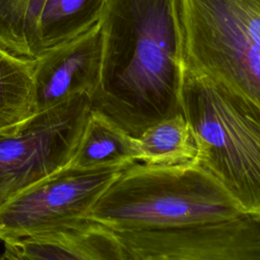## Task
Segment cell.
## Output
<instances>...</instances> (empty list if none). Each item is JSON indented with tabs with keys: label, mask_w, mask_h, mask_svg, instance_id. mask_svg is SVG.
Returning a JSON list of instances; mask_svg holds the SVG:
<instances>
[{
	"label": "cell",
	"mask_w": 260,
	"mask_h": 260,
	"mask_svg": "<svg viewBox=\"0 0 260 260\" xmlns=\"http://www.w3.org/2000/svg\"><path fill=\"white\" fill-rule=\"evenodd\" d=\"M94 110L133 137L182 113L185 53L178 0H107Z\"/></svg>",
	"instance_id": "obj_1"
},
{
	"label": "cell",
	"mask_w": 260,
	"mask_h": 260,
	"mask_svg": "<svg viewBox=\"0 0 260 260\" xmlns=\"http://www.w3.org/2000/svg\"><path fill=\"white\" fill-rule=\"evenodd\" d=\"M181 107L197 149L193 162L243 214L260 218V107L187 65Z\"/></svg>",
	"instance_id": "obj_2"
},
{
	"label": "cell",
	"mask_w": 260,
	"mask_h": 260,
	"mask_svg": "<svg viewBox=\"0 0 260 260\" xmlns=\"http://www.w3.org/2000/svg\"><path fill=\"white\" fill-rule=\"evenodd\" d=\"M243 214L224 190L193 161L122 169L85 218L114 233L189 226Z\"/></svg>",
	"instance_id": "obj_3"
},
{
	"label": "cell",
	"mask_w": 260,
	"mask_h": 260,
	"mask_svg": "<svg viewBox=\"0 0 260 260\" xmlns=\"http://www.w3.org/2000/svg\"><path fill=\"white\" fill-rule=\"evenodd\" d=\"M185 65L260 107V0H178Z\"/></svg>",
	"instance_id": "obj_4"
},
{
	"label": "cell",
	"mask_w": 260,
	"mask_h": 260,
	"mask_svg": "<svg viewBox=\"0 0 260 260\" xmlns=\"http://www.w3.org/2000/svg\"><path fill=\"white\" fill-rule=\"evenodd\" d=\"M90 111L80 93L0 133V202L69 164Z\"/></svg>",
	"instance_id": "obj_5"
},
{
	"label": "cell",
	"mask_w": 260,
	"mask_h": 260,
	"mask_svg": "<svg viewBox=\"0 0 260 260\" xmlns=\"http://www.w3.org/2000/svg\"><path fill=\"white\" fill-rule=\"evenodd\" d=\"M124 168L63 167L0 202V242L32 237L86 214Z\"/></svg>",
	"instance_id": "obj_6"
},
{
	"label": "cell",
	"mask_w": 260,
	"mask_h": 260,
	"mask_svg": "<svg viewBox=\"0 0 260 260\" xmlns=\"http://www.w3.org/2000/svg\"><path fill=\"white\" fill-rule=\"evenodd\" d=\"M128 260H260V218L115 233Z\"/></svg>",
	"instance_id": "obj_7"
},
{
	"label": "cell",
	"mask_w": 260,
	"mask_h": 260,
	"mask_svg": "<svg viewBox=\"0 0 260 260\" xmlns=\"http://www.w3.org/2000/svg\"><path fill=\"white\" fill-rule=\"evenodd\" d=\"M101 21L73 40L52 48L37 59L34 83L36 113L80 93L96 89L102 69Z\"/></svg>",
	"instance_id": "obj_8"
},
{
	"label": "cell",
	"mask_w": 260,
	"mask_h": 260,
	"mask_svg": "<svg viewBox=\"0 0 260 260\" xmlns=\"http://www.w3.org/2000/svg\"><path fill=\"white\" fill-rule=\"evenodd\" d=\"M6 260H128L117 235L86 218L3 243Z\"/></svg>",
	"instance_id": "obj_9"
},
{
	"label": "cell",
	"mask_w": 260,
	"mask_h": 260,
	"mask_svg": "<svg viewBox=\"0 0 260 260\" xmlns=\"http://www.w3.org/2000/svg\"><path fill=\"white\" fill-rule=\"evenodd\" d=\"M135 161H139L135 137L103 114L91 110L68 165L99 170L125 168Z\"/></svg>",
	"instance_id": "obj_10"
},
{
	"label": "cell",
	"mask_w": 260,
	"mask_h": 260,
	"mask_svg": "<svg viewBox=\"0 0 260 260\" xmlns=\"http://www.w3.org/2000/svg\"><path fill=\"white\" fill-rule=\"evenodd\" d=\"M36 63L0 46V133L13 132L36 114Z\"/></svg>",
	"instance_id": "obj_11"
},
{
	"label": "cell",
	"mask_w": 260,
	"mask_h": 260,
	"mask_svg": "<svg viewBox=\"0 0 260 260\" xmlns=\"http://www.w3.org/2000/svg\"><path fill=\"white\" fill-rule=\"evenodd\" d=\"M107 0H46L38 25V56L101 21Z\"/></svg>",
	"instance_id": "obj_12"
},
{
	"label": "cell",
	"mask_w": 260,
	"mask_h": 260,
	"mask_svg": "<svg viewBox=\"0 0 260 260\" xmlns=\"http://www.w3.org/2000/svg\"><path fill=\"white\" fill-rule=\"evenodd\" d=\"M139 161L156 166L191 162L196 156L192 131L182 113L165 119L135 137Z\"/></svg>",
	"instance_id": "obj_13"
},
{
	"label": "cell",
	"mask_w": 260,
	"mask_h": 260,
	"mask_svg": "<svg viewBox=\"0 0 260 260\" xmlns=\"http://www.w3.org/2000/svg\"><path fill=\"white\" fill-rule=\"evenodd\" d=\"M46 0H0V46L27 58L38 56V25Z\"/></svg>",
	"instance_id": "obj_14"
},
{
	"label": "cell",
	"mask_w": 260,
	"mask_h": 260,
	"mask_svg": "<svg viewBox=\"0 0 260 260\" xmlns=\"http://www.w3.org/2000/svg\"><path fill=\"white\" fill-rule=\"evenodd\" d=\"M0 260H6V259L3 257V255H2V254H0Z\"/></svg>",
	"instance_id": "obj_15"
}]
</instances>
